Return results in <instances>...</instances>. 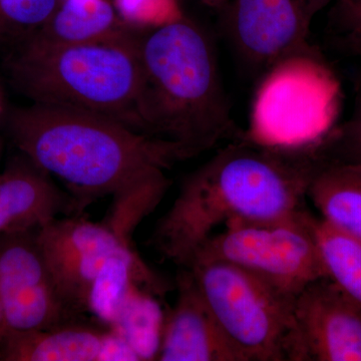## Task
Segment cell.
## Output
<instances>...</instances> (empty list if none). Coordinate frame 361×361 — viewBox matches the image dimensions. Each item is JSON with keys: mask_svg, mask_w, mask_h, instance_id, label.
Wrapping results in <instances>:
<instances>
[{"mask_svg": "<svg viewBox=\"0 0 361 361\" xmlns=\"http://www.w3.org/2000/svg\"><path fill=\"white\" fill-rule=\"evenodd\" d=\"M318 145L272 149L244 140L220 149L188 176L149 243L164 258L189 267L219 226L232 220L269 222L304 212Z\"/></svg>", "mask_w": 361, "mask_h": 361, "instance_id": "obj_1", "label": "cell"}, {"mask_svg": "<svg viewBox=\"0 0 361 361\" xmlns=\"http://www.w3.org/2000/svg\"><path fill=\"white\" fill-rule=\"evenodd\" d=\"M6 126L20 153L65 183L82 209L190 159L176 142L70 106L32 103L13 109Z\"/></svg>", "mask_w": 361, "mask_h": 361, "instance_id": "obj_2", "label": "cell"}, {"mask_svg": "<svg viewBox=\"0 0 361 361\" xmlns=\"http://www.w3.org/2000/svg\"><path fill=\"white\" fill-rule=\"evenodd\" d=\"M145 134L180 145L190 159L235 133L212 39L183 16L147 28L139 40Z\"/></svg>", "mask_w": 361, "mask_h": 361, "instance_id": "obj_3", "label": "cell"}, {"mask_svg": "<svg viewBox=\"0 0 361 361\" xmlns=\"http://www.w3.org/2000/svg\"><path fill=\"white\" fill-rule=\"evenodd\" d=\"M140 35L61 47L23 44L4 56V66L11 85L32 103L92 111L145 134Z\"/></svg>", "mask_w": 361, "mask_h": 361, "instance_id": "obj_4", "label": "cell"}, {"mask_svg": "<svg viewBox=\"0 0 361 361\" xmlns=\"http://www.w3.org/2000/svg\"><path fill=\"white\" fill-rule=\"evenodd\" d=\"M187 268L244 360L308 361L294 310L296 297L229 263Z\"/></svg>", "mask_w": 361, "mask_h": 361, "instance_id": "obj_5", "label": "cell"}, {"mask_svg": "<svg viewBox=\"0 0 361 361\" xmlns=\"http://www.w3.org/2000/svg\"><path fill=\"white\" fill-rule=\"evenodd\" d=\"M258 80L244 140L298 149L319 144L331 132L337 85L314 47L280 59Z\"/></svg>", "mask_w": 361, "mask_h": 361, "instance_id": "obj_6", "label": "cell"}, {"mask_svg": "<svg viewBox=\"0 0 361 361\" xmlns=\"http://www.w3.org/2000/svg\"><path fill=\"white\" fill-rule=\"evenodd\" d=\"M313 219L314 216L304 211L269 222L229 221L223 231L207 240L190 266L213 261L229 263L296 297L307 285L327 277Z\"/></svg>", "mask_w": 361, "mask_h": 361, "instance_id": "obj_7", "label": "cell"}, {"mask_svg": "<svg viewBox=\"0 0 361 361\" xmlns=\"http://www.w3.org/2000/svg\"><path fill=\"white\" fill-rule=\"evenodd\" d=\"M330 0H230L223 30L249 75L260 77L276 61L310 47L311 23Z\"/></svg>", "mask_w": 361, "mask_h": 361, "instance_id": "obj_8", "label": "cell"}, {"mask_svg": "<svg viewBox=\"0 0 361 361\" xmlns=\"http://www.w3.org/2000/svg\"><path fill=\"white\" fill-rule=\"evenodd\" d=\"M37 231L0 235V302L9 331L51 329L77 319L80 313L56 288Z\"/></svg>", "mask_w": 361, "mask_h": 361, "instance_id": "obj_9", "label": "cell"}, {"mask_svg": "<svg viewBox=\"0 0 361 361\" xmlns=\"http://www.w3.org/2000/svg\"><path fill=\"white\" fill-rule=\"evenodd\" d=\"M308 361H361V305L325 277L295 298Z\"/></svg>", "mask_w": 361, "mask_h": 361, "instance_id": "obj_10", "label": "cell"}, {"mask_svg": "<svg viewBox=\"0 0 361 361\" xmlns=\"http://www.w3.org/2000/svg\"><path fill=\"white\" fill-rule=\"evenodd\" d=\"M160 361H245L222 329L193 273L183 267L177 276V298L165 311Z\"/></svg>", "mask_w": 361, "mask_h": 361, "instance_id": "obj_11", "label": "cell"}, {"mask_svg": "<svg viewBox=\"0 0 361 361\" xmlns=\"http://www.w3.org/2000/svg\"><path fill=\"white\" fill-rule=\"evenodd\" d=\"M77 199L20 153L0 173V235L35 231L61 214L80 215Z\"/></svg>", "mask_w": 361, "mask_h": 361, "instance_id": "obj_12", "label": "cell"}, {"mask_svg": "<svg viewBox=\"0 0 361 361\" xmlns=\"http://www.w3.org/2000/svg\"><path fill=\"white\" fill-rule=\"evenodd\" d=\"M110 329L73 319L51 329L11 330L0 361H101Z\"/></svg>", "mask_w": 361, "mask_h": 361, "instance_id": "obj_13", "label": "cell"}, {"mask_svg": "<svg viewBox=\"0 0 361 361\" xmlns=\"http://www.w3.org/2000/svg\"><path fill=\"white\" fill-rule=\"evenodd\" d=\"M137 32L106 0H63L51 18L23 44L39 47L90 44L123 39Z\"/></svg>", "mask_w": 361, "mask_h": 361, "instance_id": "obj_14", "label": "cell"}, {"mask_svg": "<svg viewBox=\"0 0 361 361\" xmlns=\"http://www.w3.org/2000/svg\"><path fill=\"white\" fill-rule=\"evenodd\" d=\"M307 198L332 227L361 241V165L322 156Z\"/></svg>", "mask_w": 361, "mask_h": 361, "instance_id": "obj_15", "label": "cell"}, {"mask_svg": "<svg viewBox=\"0 0 361 361\" xmlns=\"http://www.w3.org/2000/svg\"><path fill=\"white\" fill-rule=\"evenodd\" d=\"M37 240L49 268L96 252L134 249L106 223L92 222L80 215L51 221L37 230Z\"/></svg>", "mask_w": 361, "mask_h": 361, "instance_id": "obj_16", "label": "cell"}, {"mask_svg": "<svg viewBox=\"0 0 361 361\" xmlns=\"http://www.w3.org/2000/svg\"><path fill=\"white\" fill-rule=\"evenodd\" d=\"M313 229L327 278L361 305L360 240L322 218L314 217Z\"/></svg>", "mask_w": 361, "mask_h": 361, "instance_id": "obj_17", "label": "cell"}, {"mask_svg": "<svg viewBox=\"0 0 361 361\" xmlns=\"http://www.w3.org/2000/svg\"><path fill=\"white\" fill-rule=\"evenodd\" d=\"M155 296L135 287L111 326L129 341L142 361L157 360L160 351L165 311Z\"/></svg>", "mask_w": 361, "mask_h": 361, "instance_id": "obj_18", "label": "cell"}, {"mask_svg": "<svg viewBox=\"0 0 361 361\" xmlns=\"http://www.w3.org/2000/svg\"><path fill=\"white\" fill-rule=\"evenodd\" d=\"M170 186L164 171H158L137 185L114 196L106 224L123 241L130 243L135 227L158 206Z\"/></svg>", "mask_w": 361, "mask_h": 361, "instance_id": "obj_19", "label": "cell"}, {"mask_svg": "<svg viewBox=\"0 0 361 361\" xmlns=\"http://www.w3.org/2000/svg\"><path fill=\"white\" fill-rule=\"evenodd\" d=\"M63 0H0V52L23 44L51 18Z\"/></svg>", "mask_w": 361, "mask_h": 361, "instance_id": "obj_20", "label": "cell"}, {"mask_svg": "<svg viewBox=\"0 0 361 361\" xmlns=\"http://www.w3.org/2000/svg\"><path fill=\"white\" fill-rule=\"evenodd\" d=\"M320 149L325 159L361 165V90L353 115L348 122L329 133Z\"/></svg>", "mask_w": 361, "mask_h": 361, "instance_id": "obj_21", "label": "cell"}, {"mask_svg": "<svg viewBox=\"0 0 361 361\" xmlns=\"http://www.w3.org/2000/svg\"><path fill=\"white\" fill-rule=\"evenodd\" d=\"M121 13L127 16H144L149 28L179 20L184 14L176 0H118Z\"/></svg>", "mask_w": 361, "mask_h": 361, "instance_id": "obj_22", "label": "cell"}, {"mask_svg": "<svg viewBox=\"0 0 361 361\" xmlns=\"http://www.w3.org/2000/svg\"><path fill=\"white\" fill-rule=\"evenodd\" d=\"M331 28L336 39H361V0H334Z\"/></svg>", "mask_w": 361, "mask_h": 361, "instance_id": "obj_23", "label": "cell"}, {"mask_svg": "<svg viewBox=\"0 0 361 361\" xmlns=\"http://www.w3.org/2000/svg\"><path fill=\"white\" fill-rule=\"evenodd\" d=\"M101 361H142V358L129 341L111 327L104 341Z\"/></svg>", "mask_w": 361, "mask_h": 361, "instance_id": "obj_24", "label": "cell"}, {"mask_svg": "<svg viewBox=\"0 0 361 361\" xmlns=\"http://www.w3.org/2000/svg\"><path fill=\"white\" fill-rule=\"evenodd\" d=\"M336 42L341 51L361 56V39H336Z\"/></svg>", "mask_w": 361, "mask_h": 361, "instance_id": "obj_25", "label": "cell"}, {"mask_svg": "<svg viewBox=\"0 0 361 361\" xmlns=\"http://www.w3.org/2000/svg\"><path fill=\"white\" fill-rule=\"evenodd\" d=\"M204 6L210 7V8L217 9L221 11L230 1V0H197Z\"/></svg>", "mask_w": 361, "mask_h": 361, "instance_id": "obj_26", "label": "cell"}, {"mask_svg": "<svg viewBox=\"0 0 361 361\" xmlns=\"http://www.w3.org/2000/svg\"><path fill=\"white\" fill-rule=\"evenodd\" d=\"M330 1H332V0H330Z\"/></svg>", "mask_w": 361, "mask_h": 361, "instance_id": "obj_27", "label": "cell"}]
</instances>
